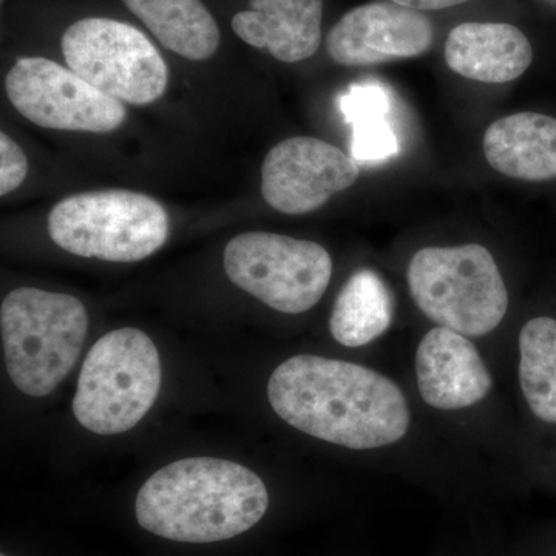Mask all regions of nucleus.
Listing matches in <instances>:
<instances>
[{
	"instance_id": "nucleus-1",
	"label": "nucleus",
	"mask_w": 556,
	"mask_h": 556,
	"mask_svg": "<svg viewBox=\"0 0 556 556\" xmlns=\"http://www.w3.org/2000/svg\"><path fill=\"white\" fill-rule=\"evenodd\" d=\"M268 401L300 433L351 452L396 448L415 428L412 402L396 380L342 358H287L270 375Z\"/></svg>"
},
{
	"instance_id": "nucleus-2",
	"label": "nucleus",
	"mask_w": 556,
	"mask_h": 556,
	"mask_svg": "<svg viewBox=\"0 0 556 556\" xmlns=\"http://www.w3.org/2000/svg\"><path fill=\"white\" fill-rule=\"evenodd\" d=\"M269 506L254 471L217 457H188L144 482L135 511L142 529L178 543H217L252 529Z\"/></svg>"
},
{
	"instance_id": "nucleus-3",
	"label": "nucleus",
	"mask_w": 556,
	"mask_h": 556,
	"mask_svg": "<svg viewBox=\"0 0 556 556\" xmlns=\"http://www.w3.org/2000/svg\"><path fill=\"white\" fill-rule=\"evenodd\" d=\"M407 283L417 309L437 327L478 340L506 320V281L482 244L419 249L409 260Z\"/></svg>"
},
{
	"instance_id": "nucleus-4",
	"label": "nucleus",
	"mask_w": 556,
	"mask_h": 556,
	"mask_svg": "<svg viewBox=\"0 0 556 556\" xmlns=\"http://www.w3.org/2000/svg\"><path fill=\"white\" fill-rule=\"evenodd\" d=\"M0 328L10 379L27 396L43 397L78 362L89 314L73 295L17 288L3 299Z\"/></svg>"
},
{
	"instance_id": "nucleus-5",
	"label": "nucleus",
	"mask_w": 556,
	"mask_h": 556,
	"mask_svg": "<svg viewBox=\"0 0 556 556\" xmlns=\"http://www.w3.org/2000/svg\"><path fill=\"white\" fill-rule=\"evenodd\" d=\"M161 378L160 353L146 332L135 328L110 331L84 361L73 415L91 433H126L155 404Z\"/></svg>"
},
{
	"instance_id": "nucleus-6",
	"label": "nucleus",
	"mask_w": 556,
	"mask_h": 556,
	"mask_svg": "<svg viewBox=\"0 0 556 556\" xmlns=\"http://www.w3.org/2000/svg\"><path fill=\"white\" fill-rule=\"evenodd\" d=\"M51 240L70 254L104 262L150 257L169 239V215L159 201L126 189L93 190L61 200L49 215Z\"/></svg>"
},
{
	"instance_id": "nucleus-7",
	"label": "nucleus",
	"mask_w": 556,
	"mask_h": 556,
	"mask_svg": "<svg viewBox=\"0 0 556 556\" xmlns=\"http://www.w3.org/2000/svg\"><path fill=\"white\" fill-rule=\"evenodd\" d=\"M60 49L70 70L121 102L152 104L169 84V67L159 47L130 22L80 17L62 33Z\"/></svg>"
},
{
	"instance_id": "nucleus-8",
	"label": "nucleus",
	"mask_w": 556,
	"mask_h": 556,
	"mask_svg": "<svg viewBox=\"0 0 556 556\" xmlns=\"http://www.w3.org/2000/svg\"><path fill=\"white\" fill-rule=\"evenodd\" d=\"M226 276L269 308L303 314L320 302L332 277L327 249L273 232H244L225 249Z\"/></svg>"
},
{
	"instance_id": "nucleus-9",
	"label": "nucleus",
	"mask_w": 556,
	"mask_h": 556,
	"mask_svg": "<svg viewBox=\"0 0 556 556\" xmlns=\"http://www.w3.org/2000/svg\"><path fill=\"white\" fill-rule=\"evenodd\" d=\"M5 90L14 109L43 129L109 134L127 116L123 102L49 58H20L7 73Z\"/></svg>"
},
{
	"instance_id": "nucleus-10",
	"label": "nucleus",
	"mask_w": 556,
	"mask_h": 556,
	"mask_svg": "<svg viewBox=\"0 0 556 556\" xmlns=\"http://www.w3.org/2000/svg\"><path fill=\"white\" fill-rule=\"evenodd\" d=\"M358 175L357 161L336 146L292 137L274 146L263 161V199L281 214H309L354 186Z\"/></svg>"
},
{
	"instance_id": "nucleus-11",
	"label": "nucleus",
	"mask_w": 556,
	"mask_h": 556,
	"mask_svg": "<svg viewBox=\"0 0 556 556\" xmlns=\"http://www.w3.org/2000/svg\"><path fill=\"white\" fill-rule=\"evenodd\" d=\"M417 396L431 412L459 416L490 401L495 379L477 340L433 325L415 348Z\"/></svg>"
},
{
	"instance_id": "nucleus-12",
	"label": "nucleus",
	"mask_w": 556,
	"mask_h": 556,
	"mask_svg": "<svg viewBox=\"0 0 556 556\" xmlns=\"http://www.w3.org/2000/svg\"><path fill=\"white\" fill-rule=\"evenodd\" d=\"M433 25L420 11L394 2L356 7L329 30L327 53L343 67L420 56L433 43Z\"/></svg>"
},
{
	"instance_id": "nucleus-13",
	"label": "nucleus",
	"mask_w": 556,
	"mask_h": 556,
	"mask_svg": "<svg viewBox=\"0 0 556 556\" xmlns=\"http://www.w3.org/2000/svg\"><path fill=\"white\" fill-rule=\"evenodd\" d=\"M324 0H249L230 20L233 35L285 64L309 60L321 43Z\"/></svg>"
},
{
	"instance_id": "nucleus-14",
	"label": "nucleus",
	"mask_w": 556,
	"mask_h": 556,
	"mask_svg": "<svg viewBox=\"0 0 556 556\" xmlns=\"http://www.w3.org/2000/svg\"><path fill=\"white\" fill-rule=\"evenodd\" d=\"M533 60L525 33L501 22H466L450 31L445 61L463 78L506 84L525 75Z\"/></svg>"
},
{
	"instance_id": "nucleus-15",
	"label": "nucleus",
	"mask_w": 556,
	"mask_h": 556,
	"mask_svg": "<svg viewBox=\"0 0 556 556\" xmlns=\"http://www.w3.org/2000/svg\"><path fill=\"white\" fill-rule=\"evenodd\" d=\"M490 166L525 181L556 178V118L521 112L497 119L484 135Z\"/></svg>"
},
{
	"instance_id": "nucleus-16",
	"label": "nucleus",
	"mask_w": 556,
	"mask_h": 556,
	"mask_svg": "<svg viewBox=\"0 0 556 556\" xmlns=\"http://www.w3.org/2000/svg\"><path fill=\"white\" fill-rule=\"evenodd\" d=\"M163 49L188 61L218 53L222 28L204 0H123Z\"/></svg>"
},
{
	"instance_id": "nucleus-17",
	"label": "nucleus",
	"mask_w": 556,
	"mask_h": 556,
	"mask_svg": "<svg viewBox=\"0 0 556 556\" xmlns=\"http://www.w3.org/2000/svg\"><path fill=\"white\" fill-rule=\"evenodd\" d=\"M394 320L393 292L380 274L358 269L340 289L331 316L329 334L345 348H365L390 331Z\"/></svg>"
},
{
	"instance_id": "nucleus-18",
	"label": "nucleus",
	"mask_w": 556,
	"mask_h": 556,
	"mask_svg": "<svg viewBox=\"0 0 556 556\" xmlns=\"http://www.w3.org/2000/svg\"><path fill=\"white\" fill-rule=\"evenodd\" d=\"M518 387L530 415L556 426V320L530 318L518 334Z\"/></svg>"
},
{
	"instance_id": "nucleus-19",
	"label": "nucleus",
	"mask_w": 556,
	"mask_h": 556,
	"mask_svg": "<svg viewBox=\"0 0 556 556\" xmlns=\"http://www.w3.org/2000/svg\"><path fill=\"white\" fill-rule=\"evenodd\" d=\"M351 126H353L351 153L357 163L376 166L397 155V137L387 116L356 121Z\"/></svg>"
},
{
	"instance_id": "nucleus-20",
	"label": "nucleus",
	"mask_w": 556,
	"mask_h": 556,
	"mask_svg": "<svg viewBox=\"0 0 556 556\" xmlns=\"http://www.w3.org/2000/svg\"><path fill=\"white\" fill-rule=\"evenodd\" d=\"M340 109L348 123L387 116L391 110V94L379 83L356 84L340 100Z\"/></svg>"
},
{
	"instance_id": "nucleus-21",
	"label": "nucleus",
	"mask_w": 556,
	"mask_h": 556,
	"mask_svg": "<svg viewBox=\"0 0 556 556\" xmlns=\"http://www.w3.org/2000/svg\"><path fill=\"white\" fill-rule=\"evenodd\" d=\"M28 174L24 150L10 135L0 134V195L7 197L20 188Z\"/></svg>"
},
{
	"instance_id": "nucleus-22",
	"label": "nucleus",
	"mask_w": 556,
	"mask_h": 556,
	"mask_svg": "<svg viewBox=\"0 0 556 556\" xmlns=\"http://www.w3.org/2000/svg\"><path fill=\"white\" fill-rule=\"evenodd\" d=\"M391 2L405 7V9L431 11L452 9V7L460 5V3H466L468 0H391Z\"/></svg>"
},
{
	"instance_id": "nucleus-23",
	"label": "nucleus",
	"mask_w": 556,
	"mask_h": 556,
	"mask_svg": "<svg viewBox=\"0 0 556 556\" xmlns=\"http://www.w3.org/2000/svg\"><path fill=\"white\" fill-rule=\"evenodd\" d=\"M0 2L5 3V0H0Z\"/></svg>"
},
{
	"instance_id": "nucleus-24",
	"label": "nucleus",
	"mask_w": 556,
	"mask_h": 556,
	"mask_svg": "<svg viewBox=\"0 0 556 556\" xmlns=\"http://www.w3.org/2000/svg\"><path fill=\"white\" fill-rule=\"evenodd\" d=\"M0 556H7V555H0Z\"/></svg>"
}]
</instances>
